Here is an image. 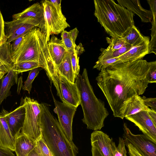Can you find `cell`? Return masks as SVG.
I'll return each instance as SVG.
<instances>
[{
    "label": "cell",
    "mask_w": 156,
    "mask_h": 156,
    "mask_svg": "<svg viewBox=\"0 0 156 156\" xmlns=\"http://www.w3.org/2000/svg\"><path fill=\"white\" fill-rule=\"evenodd\" d=\"M147 62L143 59L119 62L101 69L96 80L115 117L123 119L128 102L146 91L149 83Z\"/></svg>",
    "instance_id": "1"
},
{
    "label": "cell",
    "mask_w": 156,
    "mask_h": 156,
    "mask_svg": "<svg viewBox=\"0 0 156 156\" xmlns=\"http://www.w3.org/2000/svg\"><path fill=\"white\" fill-rule=\"evenodd\" d=\"M94 15L112 37L122 38L134 25L133 13L113 0H94Z\"/></svg>",
    "instance_id": "2"
},
{
    "label": "cell",
    "mask_w": 156,
    "mask_h": 156,
    "mask_svg": "<svg viewBox=\"0 0 156 156\" xmlns=\"http://www.w3.org/2000/svg\"><path fill=\"white\" fill-rule=\"evenodd\" d=\"M80 95V105L83 113L82 119L88 129L100 130L104 126V121L109 115L104 102L95 95L90 82L87 69L75 79Z\"/></svg>",
    "instance_id": "3"
},
{
    "label": "cell",
    "mask_w": 156,
    "mask_h": 156,
    "mask_svg": "<svg viewBox=\"0 0 156 156\" xmlns=\"http://www.w3.org/2000/svg\"><path fill=\"white\" fill-rule=\"evenodd\" d=\"M14 64L25 61L38 63L43 69L55 65L46 41V33L35 27L24 36L16 49L13 52Z\"/></svg>",
    "instance_id": "4"
},
{
    "label": "cell",
    "mask_w": 156,
    "mask_h": 156,
    "mask_svg": "<svg viewBox=\"0 0 156 156\" xmlns=\"http://www.w3.org/2000/svg\"><path fill=\"white\" fill-rule=\"evenodd\" d=\"M40 104L41 134L52 156H76L77 147L70 142L46 104Z\"/></svg>",
    "instance_id": "5"
},
{
    "label": "cell",
    "mask_w": 156,
    "mask_h": 156,
    "mask_svg": "<svg viewBox=\"0 0 156 156\" xmlns=\"http://www.w3.org/2000/svg\"><path fill=\"white\" fill-rule=\"evenodd\" d=\"M45 70L62 102L77 107L80 105V95L75 82L71 83L61 75L55 66L49 67Z\"/></svg>",
    "instance_id": "6"
},
{
    "label": "cell",
    "mask_w": 156,
    "mask_h": 156,
    "mask_svg": "<svg viewBox=\"0 0 156 156\" xmlns=\"http://www.w3.org/2000/svg\"><path fill=\"white\" fill-rule=\"evenodd\" d=\"M22 99L21 103L25 108L26 113L21 131L36 140L42 133L41 104L30 97H26Z\"/></svg>",
    "instance_id": "7"
},
{
    "label": "cell",
    "mask_w": 156,
    "mask_h": 156,
    "mask_svg": "<svg viewBox=\"0 0 156 156\" xmlns=\"http://www.w3.org/2000/svg\"><path fill=\"white\" fill-rule=\"evenodd\" d=\"M47 26L46 41H49L51 35L58 34L70 27L63 15L59 14L48 0L42 1Z\"/></svg>",
    "instance_id": "8"
},
{
    "label": "cell",
    "mask_w": 156,
    "mask_h": 156,
    "mask_svg": "<svg viewBox=\"0 0 156 156\" xmlns=\"http://www.w3.org/2000/svg\"><path fill=\"white\" fill-rule=\"evenodd\" d=\"M13 20L33 25L46 33L47 29L44 12L41 4L35 3L21 12L13 14Z\"/></svg>",
    "instance_id": "9"
},
{
    "label": "cell",
    "mask_w": 156,
    "mask_h": 156,
    "mask_svg": "<svg viewBox=\"0 0 156 156\" xmlns=\"http://www.w3.org/2000/svg\"><path fill=\"white\" fill-rule=\"evenodd\" d=\"M52 96L55 106L54 111L57 115L60 126L70 142L74 144L73 141L72 123L77 107L60 102Z\"/></svg>",
    "instance_id": "10"
},
{
    "label": "cell",
    "mask_w": 156,
    "mask_h": 156,
    "mask_svg": "<svg viewBox=\"0 0 156 156\" xmlns=\"http://www.w3.org/2000/svg\"><path fill=\"white\" fill-rule=\"evenodd\" d=\"M123 139L125 144H130L142 156H156V144L144 134H133L126 123L123 124Z\"/></svg>",
    "instance_id": "11"
},
{
    "label": "cell",
    "mask_w": 156,
    "mask_h": 156,
    "mask_svg": "<svg viewBox=\"0 0 156 156\" xmlns=\"http://www.w3.org/2000/svg\"><path fill=\"white\" fill-rule=\"evenodd\" d=\"M133 122L147 138L156 144V125L152 121L146 111H142L125 117Z\"/></svg>",
    "instance_id": "12"
},
{
    "label": "cell",
    "mask_w": 156,
    "mask_h": 156,
    "mask_svg": "<svg viewBox=\"0 0 156 156\" xmlns=\"http://www.w3.org/2000/svg\"><path fill=\"white\" fill-rule=\"evenodd\" d=\"M1 113L5 117L11 132L15 138L21 132L23 127L25 115V108L21 103L20 105L12 112L3 109Z\"/></svg>",
    "instance_id": "13"
},
{
    "label": "cell",
    "mask_w": 156,
    "mask_h": 156,
    "mask_svg": "<svg viewBox=\"0 0 156 156\" xmlns=\"http://www.w3.org/2000/svg\"><path fill=\"white\" fill-rule=\"evenodd\" d=\"M35 27L17 20L4 22V32L6 41L11 43L16 39L25 35Z\"/></svg>",
    "instance_id": "14"
},
{
    "label": "cell",
    "mask_w": 156,
    "mask_h": 156,
    "mask_svg": "<svg viewBox=\"0 0 156 156\" xmlns=\"http://www.w3.org/2000/svg\"><path fill=\"white\" fill-rule=\"evenodd\" d=\"M91 145L98 147L103 156H114L116 146L112 138L100 130H95L91 135Z\"/></svg>",
    "instance_id": "15"
},
{
    "label": "cell",
    "mask_w": 156,
    "mask_h": 156,
    "mask_svg": "<svg viewBox=\"0 0 156 156\" xmlns=\"http://www.w3.org/2000/svg\"><path fill=\"white\" fill-rule=\"evenodd\" d=\"M149 37L145 36L143 40L137 45L132 47L128 51L118 58L121 62L142 59L149 52Z\"/></svg>",
    "instance_id": "16"
},
{
    "label": "cell",
    "mask_w": 156,
    "mask_h": 156,
    "mask_svg": "<svg viewBox=\"0 0 156 156\" xmlns=\"http://www.w3.org/2000/svg\"><path fill=\"white\" fill-rule=\"evenodd\" d=\"M47 44L53 62L55 66H57L64 59L67 52V50L62 40L54 34L51 35Z\"/></svg>",
    "instance_id": "17"
},
{
    "label": "cell",
    "mask_w": 156,
    "mask_h": 156,
    "mask_svg": "<svg viewBox=\"0 0 156 156\" xmlns=\"http://www.w3.org/2000/svg\"><path fill=\"white\" fill-rule=\"evenodd\" d=\"M119 4L136 14L140 18L143 22H151L153 16L150 10L144 8L138 0H117Z\"/></svg>",
    "instance_id": "18"
},
{
    "label": "cell",
    "mask_w": 156,
    "mask_h": 156,
    "mask_svg": "<svg viewBox=\"0 0 156 156\" xmlns=\"http://www.w3.org/2000/svg\"><path fill=\"white\" fill-rule=\"evenodd\" d=\"M15 138L12 135L5 117L0 113V147L15 151Z\"/></svg>",
    "instance_id": "19"
},
{
    "label": "cell",
    "mask_w": 156,
    "mask_h": 156,
    "mask_svg": "<svg viewBox=\"0 0 156 156\" xmlns=\"http://www.w3.org/2000/svg\"><path fill=\"white\" fill-rule=\"evenodd\" d=\"M36 146V140L21 131L15 138L14 151L16 156H27Z\"/></svg>",
    "instance_id": "20"
},
{
    "label": "cell",
    "mask_w": 156,
    "mask_h": 156,
    "mask_svg": "<svg viewBox=\"0 0 156 156\" xmlns=\"http://www.w3.org/2000/svg\"><path fill=\"white\" fill-rule=\"evenodd\" d=\"M11 44L5 41L0 45V71L5 74L12 69L14 65Z\"/></svg>",
    "instance_id": "21"
},
{
    "label": "cell",
    "mask_w": 156,
    "mask_h": 156,
    "mask_svg": "<svg viewBox=\"0 0 156 156\" xmlns=\"http://www.w3.org/2000/svg\"><path fill=\"white\" fill-rule=\"evenodd\" d=\"M18 74L12 69L0 79V105L4 99L11 94L10 88L17 83Z\"/></svg>",
    "instance_id": "22"
},
{
    "label": "cell",
    "mask_w": 156,
    "mask_h": 156,
    "mask_svg": "<svg viewBox=\"0 0 156 156\" xmlns=\"http://www.w3.org/2000/svg\"><path fill=\"white\" fill-rule=\"evenodd\" d=\"M150 109L144 102L142 97L138 95L133 97L127 103L124 113V117L142 111H147Z\"/></svg>",
    "instance_id": "23"
},
{
    "label": "cell",
    "mask_w": 156,
    "mask_h": 156,
    "mask_svg": "<svg viewBox=\"0 0 156 156\" xmlns=\"http://www.w3.org/2000/svg\"><path fill=\"white\" fill-rule=\"evenodd\" d=\"M56 67L60 74L69 81L73 83H75V77L68 52L66 53L60 64Z\"/></svg>",
    "instance_id": "24"
},
{
    "label": "cell",
    "mask_w": 156,
    "mask_h": 156,
    "mask_svg": "<svg viewBox=\"0 0 156 156\" xmlns=\"http://www.w3.org/2000/svg\"><path fill=\"white\" fill-rule=\"evenodd\" d=\"M79 32L77 28L76 27L69 32L64 30L61 33V40L67 51H75L77 46L75 41Z\"/></svg>",
    "instance_id": "25"
},
{
    "label": "cell",
    "mask_w": 156,
    "mask_h": 156,
    "mask_svg": "<svg viewBox=\"0 0 156 156\" xmlns=\"http://www.w3.org/2000/svg\"><path fill=\"white\" fill-rule=\"evenodd\" d=\"M144 37L134 25L122 38L127 44L133 47L141 42Z\"/></svg>",
    "instance_id": "26"
},
{
    "label": "cell",
    "mask_w": 156,
    "mask_h": 156,
    "mask_svg": "<svg viewBox=\"0 0 156 156\" xmlns=\"http://www.w3.org/2000/svg\"><path fill=\"white\" fill-rule=\"evenodd\" d=\"M132 47L129 44H127L122 48L115 50H112L107 48L105 49L101 48L100 49L101 53L98 60L118 58L129 50Z\"/></svg>",
    "instance_id": "27"
},
{
    "label": "cell",
    "mask_w": 156,
    "mask_h": 156,
    "mask_svg": "<svg viewBox=\"0 0 156 156\" xmlns=\"http://www.w3.org/2000/svg\"><path fill=\"white\" fill-rule=\"evenodd\" d=\"M39 67H41L37 62L30 61H25L14 64L12 69L18 74Z\"/></svg>",
    "instance_id": "28"
},
{
    "label": "cell",
    "mask_w": 156,
    "mask_h": 156,
    "mask_svg": "<svg viewBox=\"0 0 156 156\" xmlns=\"http://www.w3.org/2000/svg\"><path fill=\"white\" fill-rule=\"evenodd\" d=\"M43 69L41 67H39L31 70L29 73L27 80L25 81L24 85L22 87L24 90H27L29 94L31 91L32 84L35 77L38 75L39 71Z\"/></svg>",
    "instance_id": "29"
},
{
    "label": "cell",
    "mask_w": 156,
    "mask_h": 156,
    "mask_svg": "<svg viewBox=\"0 0 156 156\" xmlns=\"http://www.w3.org/2000/svg\"><path fill=\"white\" fill-rule=\"evenodd\" d=\"M35 148L40 156H51L52 155L42 134L36 140Z\"/></svg>",
    "instance_id": "30"
},
{
    "label": "cell",
    "mask_w": 156,
    "mask_h": 156,
    "mask_svg": "<svg viewBox=\"0 0 156 156\" xmlns=\"http://www.w3.org/2000/svg\"><path fill=\"white\" fill-rule=\"evenodd\" d=\"M106 39L107 43L109 44L107 48L112 50L119 49L128 44L126 43L122 38L112 37L109 38L107 37Z\"/></svg>",
    "instance_id": "31"
},
{
    "label": "cell",
    "mask_w": 156,
    "mask_h": 156,
    "mask_svg": "<svg viewBox=\"0 0 156 156\" xmlns=\"http://www.w3.org/2000/svg\"><path fill=\"white\" fill-rule=\"evenodd\" d=\"M152 28H151V39L149 44V54L154 53L156 55V19L153 18L151 22Z\"/></svg>",
    "instance_id": "32"
},
{
    "label": "cell",
    "mask_w": 156,
    "mask_h": 156,
    "mask_svg": "<svg viewBox=\"0 0 156 156\" xmlns=\"http://www.w3.org/2000/svg\"><path fill=\"white\" fill-rule=\"evenodd\" d=\"M70 55L71 63L75 79L79 74L80 66L79 65V57L75 51H68Z\"/></svg>",
    "instance_id": "33"
},
{
    "label": "cell",
    "mask_w": 156,
    "mask_h": 156,
    "mask_svg": "<svg viewBox=\"0 0 156 156\" xmlns=\"http://www.w3.org/2000/svg\"><path fill=\"white\" fill-rule=\"evenodd\" d=\"M119 62H121L118 58L100 61L98 60L93 68L96 69L100 71L102 68L105 69L112 64Z\"/></svg>",
    "instance_id": "34"
},
{
    "label": "cell",
    "mask_w": 156,
    "mask_h": 156,
    "mask_svg": "<svg viewBox=\"0 0 156 156\" xmlns=\"http://www.w3.org/2000/svg\"><path fill=\"white\" fill-rule=\"evenodd\" d=\"M148 71L147 75L149 83L156 82V61L147 62Z\"/></svg>",
    "instance_id": "35"
},
{
    "label": "cell",
    "mask_w": 156,
    "mask_h": 156,
    "mask_svg": "<svg viewBox=\"0 0 156 156\" xmlns=\"http://www.w3.org/2000/svg\"><path fill=\"white\" fill-rule=\"evenodd\" d=\"M125 146L123 138L119 137L118 145L115 148L114 156H127Z\"/></svg>",
    "instance_id": "36"
},
{
    "label": "cell",
    "mask_w": 156,
    "mask_h": 156,
    "mask_svg": "<svg viewBox=\"0 0 156 156\" xmlns=\"http://www.w3.org/2000/svg\"><path fill=\"white\" fill-rule=\"evenodd\" d=\"M142 98L145 105L148 107H150L152 110L156 112V98H147L144 96Z\"/></svg>",
    "instance_id": "37"
},
{
    "label": "cell",
    "mask_w": 156,
    "mask_h": 156,
    "mask_svg": "<svg viewBox=\"0 0 156 156\" xmlns=\"http://www.w3.org/2000/svg\"><path fill=\"white\" fill-rule=\"evenodd\" d=\"M4 22L0 10V45L6 40L4 32Z\"/></svg>",
    "instance_id": "38"
},
{
    "label": "cell",
    "mask_w": 156,
    "mask_h": 156,
    "mask_svg": "<svg viewBox=\"0 0 156 156\" xmlns=\"http://www.w3.org/2000/svg\"><path fill=\"white\" fill-rule=\"evenodd\" d=\"M128 148L129 156H142L135 148L130 144H125Z\"/></svg>",
    "instance_id": "39"
},
{
    "label": "cell",
    "mask_w": 156,
    "mask_h": 156,
    "mask_svg": "<svg viewBox=\"0 0 156 156\" xmlns=\"http://www.w3.org/2000/svg\"><path fill=\"white\" fill-rule=\"evenodd\" d=\"M52 4L57 12L60 14H63L61 9V0H48Z\"/></svg>",
    "instance_id": "40"
},
{
    "label": "cell",
    "mask_w": 156,
    "mask_h": 156,
    "mask_svg": "<svg viewBox=\"0 0 156 156\" xmlns=\"http://www.w3.org/2000/svg\"><path fill=\"white\" fill-rule=\"evenodd\" d=\"M147 1L150 5V10L152 12L153 18H156V0H148Z\"/></svg>",
    "instance_id": "41"
},
{
    "label": "cell",
    "mask_w": 156,
    "mask_h": 156,
    "mask_svg": "<svg viewBox=\"0 0 156 156\" xmlns=\"http://www.w3.org/2000/svg\"><path fill=\"white\" fill-rule=\"evenodd\" d=\"M0 156H15L11 151L0 147Z\"/></svg>",
    "instance_id": "42"
},
{
    "label": "cell",
    "mask_w": 156,
    "mask_h": 156,
    "mask_svg": "<svg viewBox=\"0 0 156 156\" xmlns=\"http://www.w3.org/2000/svg\"><path fill=\"white\" fill-rule=\"evenodd\" d=\"M23 36L16 39L12 41L11 44L13 52L18 47L20 44L24 36Z\"/></svg>",
    "instance_id": "43"
},
{
    "label": "cell",
    "mask_w": 156,
    "mask_h": 156,
    "mask_svg": "<svg viewBox=\"0 0 156 156\" xmlns=\"http://www.w3.org/2000/svg\"><path fill=\"white\" fill-rule=\"evenodd\" d=\"M92 156H103L99 149L97 147L91 145Z\"/></svg>",
    "instance_id": "44"
},
{
    "label": "cell",
    "mask_w": 156,
    "mask_h": 156,
    "mask_svg": "<svg viewBox=\"0 0 156 156\" xmlns=\"http://www.w3.org/2000/svg\"><path fill=\"white\" fill-rule=\"evenodd\" d=\"M147 112L152 121L156 125V112L152 110L151 108Z\"/></svg>",
    "instance_id": "45"
},
{
    "label": "cell",
    "mask_w": 156,
    "mask_h": 156,
    "mask_svg": "<svg viewBox=\"0 0 156 156\" xmlns=\"http://www.w3.org/2000/svg\"><path fill=\"white\" fill-rule=\"evenodd\" d=\"M27 156H40L35 147L28 154Z\"/></svg>",
    "instance_id": "46"
},
{
    "label": "cell",
    "mask_w": 156,
    "mask_h": 156,
    "mask_svg": "<svg viewBox=\"0 0 156 156\" xmlns=\"http://www.w3.org/2000/svg\"><path fill=\"white\" fill-rule=\"evenodd\" d=\"M4 74L0 71V79H1L4 76Z\"/></svg>",
    "instance_id": "47"
},
{
    "label": "cell",
    "mask_w": 156,
    "mask_h": 156,
    "mask_svg": "<svg viewBox=\"0 0 156 156\" xmlns=\"http://www.w3.org/2000/svg\"><path fill=\"white\" fill-rule=\"evenodd\" d=\"M51 156H52V155Z\"/></svg>",
    "instance_id": "48"
}]
</instances>
